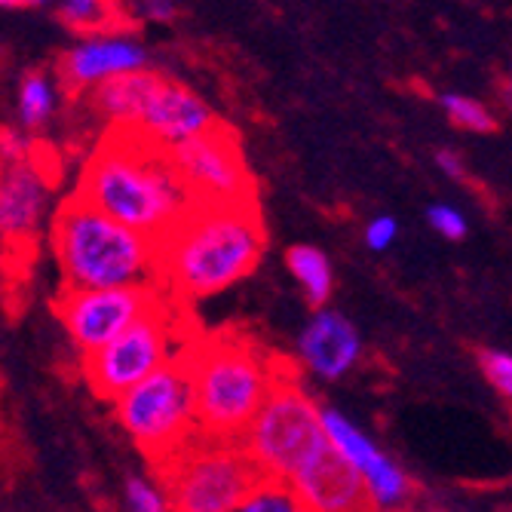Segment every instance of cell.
<instances>
[{
    "label": "cell",
    "instance_id": "1",
    "mask_svg": "<svg viewBox=\"0 0 512 512\" xmlns=\"http://www.w3.org/2000/svg\"><path fill=\"white\" fill-rule=\"evenodd\" d=\"M71 194L154 243H163L197 209L169 151L126 129H108Z\"/></svg>",
    "mask_w": 512,
    "mask_h": 512
},
{
    "label": "cell",
    "instance_id": "2",
    "mask_svg": "<svg viewBox=\"0 0 512 512\" xmlns=\"http://www.w3.org/2000/svg\"><path fill=\"white\" fill-rule=\"evenodd\" d=\"M258 203L197 206L160 243V289L188 307L243 283L264 255Z\"/></svg>",
    "mask_w": 512,
    "mask_h": 512
},
{
    "label": "cell",
    "instance_id": "3",
    "mask_svg": "<svg viewBox=\"0 0 512 512\" xmlns=\"http://www.w3.org/2000/svg\"><path fill=\"white\" fill-rule=\"evenodd\" d=\"M50 252L62 292L160 289V243L68 194L59 203Z\"/></svg>",
    "mask_w": 512,
    "mask_h": 512
},
{
    "label": "cell",
    "instance_id": "4",
    "mask_svg": "<svg viewBox=\"0 0 512 512\" xmlns=\"http://www.w3.org/2000/svg\"><path fill=\"white\" fill-rule=\"evenodd\" d=\"M200 436L243 442L264 408L283 359L240 332L203 335L188 350Z\"/></svg>",
    "mask_w": 512,
    "mask_h": 512
},
{
    "label": "cell",
    "instance_id": "5",
    "mask_svg": "<svg viewBox=\"0 0 512 512\" xmlns=\"http://www.w3.org/2000/svg\"><path fill=\"white\" fill-rule=\"evenodd\" d=\"M261 479L292 482L307 463L329 448L322 427V405L304 387L298 368L283 359L279 378L240 442Z\"/></svg>",
    "mask_w": 512,
    "mask_h": 512
},
{
    "label": "cell",
    "instance_id": "6",
    "mask_svg": "<svg viewBox=\"0 0 512 512\" xmlns=\"http://www.w3.org/2000/svg\"><path fill=\"white\" fill-rule=\"evenodd\" d=\"M181 310L184 307L163 298L145 319H138L117 341L86 356L83 375L89 390L108 402H117L138 384H145L151 375H157L160 368L188 356L197 338L191 335V325L184 322Z\"/></svg>",
    "mask_w": 512,
    "mask_h": 512
},
{
    "label": "cell",
    "instance_id": "7",
    "mask_svg": "<svg viewBox=\"0 0 512 512\" xmlns=\"http://www.w3.org/2000/svg\"><path fill=\"white\" fill-rule=\"evenodd\" d=\"M157 476L169 494L172 512H234L261 482V473L240 442L197 436Z\"/></svg>",
    "mask_w": 512,
    "mask_h": 512
},
{
    "label": "cell",
    "instance_id": "8",
    "mask_svg": "<svg viewBox=\"0 0 512 512\" xmlns=\"http://www.w3.org/2000/svg\"><path fill=\"white\" fill-rule=\"evenodd\" d=\"M114 417L154 467L191 445L200 436V427L188 356L175 359L145 384L120 396L114 402Z\"/></svg>",
    "mask_w": 512,
    "mask_h": 512
},
{
    "label": "cell",
    "instance_id": "9",
    "mask_svg": "<svg viewBox=\"0 0 512 512\" xmlns=\"http://www.w3.org/2000/svg\"><path fill=\"white\" fill-rule=\"evenodd\" d=\"M172 166L197 206H234L258 203L255 178L246 166L240 138L224 123L194 142H184L169 151Z\"/></svg>",
    "mask_w": 512,
    "mask_h": 512
},
{
    "label": "cell",
    "instance_id": "10",
    "mask_svg": "<svg viewBox=\"0 0 512 512\" xmlns=\"http://www.w3.org/2000/svg\"><path fill=\"white\" fill-rule=\"evenodd\" d=\"M163 289H105V292H59L56 316L65 335L80 350L92 356L117 341L138 319H145L160 301Z\"/></svg>",
    "mask_w": 512,
    "mask_h": 512
},
{
    "label": "cell",
    "instance_id": "11",
    "mask_svg": "<svg viewBox=\"0 0 512 512\" xmlns=\"http://www.w3.org/2000/svg\"><path fill=\"white\" fill-rule=\"evenodd\" d=\"M56 175L34 151L25 160L4 163L0 178V234L7 249H34L40 237H50L56 221Z\"/></svg>",
    "mask_w": 512,
    "mask_h": 512
},
{
    "label": "cell",
    "instance_id": "12",
    "mask_svg": "<svg viewBox=\"0 0 512 512\" xmlns=\"http://www.w3.org/2000/svg\"><path fill=\"white\" fill-rule=\"evenodd\" d=\"M322 427L329 445L362 476L371 509L408 512L414 503V482L387 451L378 448L375 439L338 408H322Z\"/></svg>",
    "mask_w": 512,
    "mask_h": 512
},
{
    "label": "cell",
    "instance_id": "13",
    "mask_svg": "<svg viewBox=\"0 0 512 512\" xmlns=\"http://www.w3.org/2000/svg\"><path fill=\"white\" fill-rule=\"evenodd\" d=\"M148 71V50L132 31H114L99 37H83L56 62L59 83L74 96H89L102 83L126 74Z\"/></svg>",
    "mask_w": 512,
    "mask_h": 512
},
{
    "label": "cell",
    "instance_id": "14",
    "mask_svg": "<svg viewBox=\"0 0 512 512\" xmlns=\"http://www.w3.org/2000/svg\"><path fill=\"white\" fill-rule=\"evenodd\" d=\"M221 120L218 114L197 96L194 89L184 83L160 77L157 89L151 92V99L135 123V135H142L145 142L172 151L184 142H194V138L218 129Z\"/></svg>",
    "mask_w": 512,
    "mask_h": 512
},
{
    "label": "cell",
    "instance_id": "15",
    "mask_svg": "<svg viewBox=\"0 0 512 512\" xmlns=\"http://www.w3.org/2000/svg\"><path fill=\"white\" fill-rule=\"evenodd\" d=\"M295 353L304 371H310L319 381H341L362 362L365 344L356 325L332 310L322 307L313 310L310 319L304 322V329L295 341Z\"/></svg>",
    "mask_w": 512,
    "mask_h": 512
},
{
    "label": "cell",
    "instance_id": "16",
    "mask_svg": "<svg viewBox=\"0 0 512 512\" xmlns=\"http://www.w3.org/2000/svg\"><path fill=\"white\" fill-rule=\"evenodd\" d=\"M310 512H368L362 476L329 445L289 482Z\"/></svg>",
    "mask_w": 512,
    "mask_h": 512
},
{
    "label": "cell",
    "instance_id": "17",
    "mask_svg": "<svg viewBox=\"0 0 512 512\" xmlns=\"http://www.w3.org/2000/svg\"><path fill=\"white\" fill-rule=\"evenodd\" d=\"M160 77L163 74L157 71H138V74H126L111 83H102L99 89L89 92V108L108 123V129L132 132L151 99V92L157 89Z\"/></svg>",
    "mask_w": 512,
    "mask_h": 512
},
{
    "label": "cell",
    "instance_id": "18",
    "mask_svg": "<svg viewBox=\"0 0 512 512\" xmlns=\"http://www.w3.org/2000/svg\"><path fill=\"white\" fill-rule=\"evenodd\" d=\"M56 19L71 28L74 34L83 37H99V34H114V31H132L129 7L111 4V0H65V4L53 7Z\"/></svg>",
    "mask_w": 512,
    "mask_h": 512
},
{
    "label": "cell",
    "instance_id": "19",
    "mask_svg": "<svg viewBox=\"0 0 512 512\" xmlns=\"http://www.w3.org/2000/svg\"><path fill=\"white\" fill-rule=\"evenodd\" d=\"M286 267L295 276V283L301 286V292L313 310H322L329 304V298L335 292V270H332L329 255L316 246L298 243V246L286 249Z\"/></svg>",
    "mask_w": 512,
    "mask_h": 512
},
{
    "label": "cell",
    "instance_id": "20",
    "mask_svg": "<svg viewBox=\"0 0 512 512\" xmlns=\"http://www.w3.org/2000/svg\"><path fill=\"white\" fill-rule=\"evenodd\" d=\"M59 108V83L46 71H28L19 80V96H16V117L25 132H40L53 120Z\"/></svg>",
    "mask_w": 512,
    "mask_h": 512
},
{
    "label": "cell",
    "instance_id": "21",
    "mask_svg": "<svg viewBox=\"0 0 512 512\" xmlns=\"http://www.w3.org/2000/svg\"><path fill=\"white\" fill-rule=\"evenodd\" d=\"M439 108L445 111V117L457 126V129H467V132H494L497 129V114L482 105L473 96H463V92H442L439 96Z\"/></svg>",
    "mask_w": 512,
    "mask_h": 512
},
{
    "label": "cell",
    "instance_id": "22",
    "mask_svg": "<svg viewBox=\"0 0 512 512\" xmlns=\"http://www.w3.org/2000/svg\"><path fill=\"white\" fill-rule=\"evenodd\" d=\"M234 512H310L289 482L261 479Z\"/></svg>",
    "mask_w": 512,
    "mask_h": 512
},
{
    "label": "cell",
    "instance_id": "23",
    "mask_svg": "<svg viewBox=\"0 0 512 512\" xmlns=\"http://www.w3.org/2000/svg\"><path fill=\"white\" fill-rule=\"evenodd\" d=\"M123 503H126V512H172V503H169L163 482H154L148 476H129L126 479Z\"/></svg>",
    "mask_w": 512,
    "mask_h": 512
},
{
    "label": "cell",
    "instance_id": "24",
    "mask_svg": "<svg viewBox=\"0 0 512 512\" xmlns=\"http://www.w3.org/2000/svg\"><path fill=\"white\" fill-rule=\"evenodd\" d=\"M479 368L494 387V393L512 405V353L509 350H479Z\"/></svg>",
    "mask_w": 512,
    "mask_h": 512
},
{
    "label": "cell",
    "instance_id": "25",
    "mask_svg": "<svg viewBox=\"0 0 512 512\" xmlns=\"http://www.w3.org/2000/svg\"><path fill=\"white\" fill-rule=\"evenodd\" d=\"M427 224L436 230L439 237H445L451 243L463 240V237H467V230H470L467 215H463L457 206H448V203H433L427 209Z\"/></svg>",
    "mask_w": 512,
    "mask_h": 512
},
{
    "label": "cell",
    "instance_id": "26",
    "mask_svg": "<svg viewBox=\"0 0 512 512\" xmlns=\"http://www.w3.org/2000/svg\"><path fill=\"white\" fill-rule=\"evenodd\" d=\"M365 246L371 252H387L399 237V221L393 215H375L365 224Z\"/></svg>",
    "mask_w": 512,
    "mask_h": 512
},
{
    "label": "cell",
    "instance_id": "27",
    "mask_svg": "<svg viewBox=\"0 0 512 512\" xmlns=\"http://www.w3.org/2000/svg\"><path fill=\"white\" fill-rule=\"evenodd\" d=\"M129 13L138 16V19H145V22H172L178 7L169 4V0H145V4L129 7Z\"/></svg>",
    "mask_w": 512,
    "mask_h": 512
},
{
    "label": "cell",
    "instance_id": "28",
    "mask_svg": "<svg viewBox=\"0 0 512 512\" xmlns=\"http://www.w3.org/2000/svg\"><path fill=\"white\" fill-rule=\"evenodd\" d=\"M436 166L448 175V178H463L467 175V166H463V157L457 154V151H451V148H442V151H436Z\"/></svg>",
    "mask_w": 512,
    "mask_h": 512
},
{
    "label": "cell",
    "instance_id": "29",
    "mask_svg": "<svg viewBox=\"0 0 512 512\" xmlns=\"http://www.w3.org/2000/svg\"><path fill=\"white\" fill-rule=\"evenodd\" d=\"M497 96H500V105L512 114V77L500 83V92H497Z\"/></svg>",
    "mask_w": 512,
    "mask_h": 512
},
{
    "label": "cell",
    "instance_id": "30",
    "mask_svg": "<svg viewBox=\"0 0 512 512\" xmlns=\"http://www.w3.org/2000/svg\"><path fill=\"white\" fill-rule=\"evenodd\" d=\"M430 512H445V509H430Z\"/></svg>",
    "mask_w": 512,
    "mask_h": 512
},
{
    "label": "cell",
    "instance_id": "31",
    "mask_svg": "<svg viewBox=\"0 0 512 512\" xmlns=\"http://www.w3.org/2000/svg\"><path fill=\"white\" fill-rule=\"evenodd\" d=\"M368 512H381V509H368Z\"/></svg>",
    "mask_w": 512,
    "mask_h": 512
}]
</instances>
